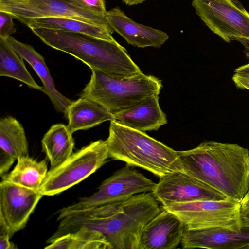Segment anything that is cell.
<instances>
[{"mask_svg":"<svg viewBox=\"0 0 249 249\" xmlns=\"http://www.w3.org/2000/svg\"><path fill=\"white\" fill-rule=\"evenodd\" d=\"M161 210L152 192L140 193L123 202L68 213L59 220L55 234L84 228L103 235L111 249H139L144 226Z\"/></svg>","mask_w":249,"mask_h":249,"instance_id":"obj_1","label":"cell"},{"mask_svg":"<svg viewBox=\"0 0 249 249\" xmlns=\"http://www.w3.org/2000/svg\"><path fill=\"white\" fill-rule=\"evenodd\" d=\"M183 171L240 202L249 189V151L213 141L178 151Z\"/></svg>","mask_w":249,"mask_h":249,"instance_id":"obj_2","label":"cell"},{"mask_svg":"<svg viewBox=\"0 0 249 249\" xmlns=\"http://www.w3.org/2000/svg\"><path fill=\"white\" fill-rule=\"evenodd\" d=\"M31 31L47 45L81 60L91 70H98L116 76L125 77L142 71L116 41L89 35L43 28Z\"/></svg>","mask_w":249,"mask_h":249,"instance_id":"obj_3","label":"cell"},{"mask_svg":"<svg viewBox=\"0 0 249 249\" xmlns=\"http://www.w3.org/2000/svg\"><path fill=\"white\" fill-rule=\"evenodd\" d=\"M106 141L109 158L125 162L130 167L142 168L160 178L183 171L178 151L144 132L112 121Z\"/></svg>","mask_w":249,"mask_h":249,"instance_id":"obj_4","label":"cell"},{"mask_svg":"<svg viewBox=\"0 0 249 249\" xmlns=\"http://www.w3.org/2000/svg\"><path fill=\"white\" fill-rule=\"evenodd\" d=\"M91 71L80 96L97 102L113 114L159 95L162 88L161 80L142 72L121 77L95 69Z\"/></svg>","mask_w":249,"mask_h":249,"instance_id":"obj_5","label":"cell"},{"mask_svg":"<svg viewBox=\"0 0 249 249\" xmlns=\"http://www.w3.org/2000/svg\"><path fill=\"white\" fill-rule=\"evenodd\" d=\"M108 158L106 141L91 142L73 153L55 168L49 170L40 192L43 196H53L66 191L96 172Z\"/></svg>","mask_w":249,"mask_h":249,"instance_id":"obj_6","label":"cell"},{"mask_svg":"<svg viewBox=\"0 0 249 249\" xmlns=\"http://www.w3.org/2000/svg\"><path fill=\"white\" fill-rule=\"evenodd\" d=\"M196 14L223 40H236L249 58V13L237 0H192Z\"/></svg>","mask_w":249,"mask_h":249,"instance_id":"obj_7","label":"cell"},{"mask_svg":"<svg viewBox=\"0 0 249 249\" xmlns=\"http://www.w3.org/2000/svg\"><path fill=\"white\" fill-rule=\"evenodd\" d=\"M156 185L137 170L126 165L103 181L93 194L63 207L59 212L58 217L73 211L123 202L136 194L152 193Z\"/></svg>","mask_w":249,"mask_h":249,"instance_id":"obj_8","label":"cell"},{"mask_svg":"<svg viewBox=\"0 0 249 249\" xmlns=\"http://www.w3.org/2000/svg\"><path fill=\"white\" fill-rule=\"evenodd\" d=\"M240 207V202L230 199L199 200L162 206L178 217L185 229L223 227L236 231H241L242 228Z\"/></svg>","mask_w":249,"mask_h":249,"instance_id":"obj_9","label":"cell"},{"mask_svg":"<svg viewBox=\"0 0 249 249\" xmlns=\"http://www.w3.org/2000/svg\"><path fill=\"white\" fill-rule=\"evenodd\" d=\"M0 11L11 15L23 24L34 19L57 17L109 26L106 18L77 7L69 0H0Z\"/></svg>","mask_w":249,"mask_h":249,"instance_id":"obj_10","label":"cell"},{"mask_svg":"<svg viewBox=\"0 0 249 249\" xmlns=\"http://www.w3.org/2000/svg\"><path fill=\"white\" fill-rule=\"evenodd\" d=\"M43 196L8 181L0 183V235L11 238L23 229Z\"/></svg>","mask_w":249,"mask_h":249,"instance_id":"obj_11","label":"cell"},{"mask_svg":"<svg viewBox=\"0 0 249 249\" xmlns=\"http://www.w3.org/2000/svg\"><path fill=\"white\" fill-rule=\"evenodd\" d=\"M152 193L162 206L199 200L229 199L222 193L184 171L175 172L160 178Z\"/></svg>","mask_w":249,"mask_h":249,"instance_id":"obj_12","label":"cell"},{"mask_svg":"<svg viewBox=\"0 0 249 249\" xmlns=\"http://www.w3.org/2000/svg\"><path fill=\"white\" fill-rule=\"evenodd\" d=\"M185 226L169 211H161L144 226L139 249H174L181 244Z\"/></svg>","mask_w":249,"mask_h":249,"instance_id":"obj_13","label":"cell"},{"mask_svg":"<svg viewBox=\"0 0 249 249\" xmlns=\"http://www.w3.org/2000/svg\"><path fill=\"white\" fill-rule=\"evenodd\" d=\"M241 226L240 231L223 227L185 229L181 247L184 249H249V225Z\"/></svg>","mask_w":249,"mask_h":249,"instance_id":"obj_14","label":"cell"},{"mask_svg":"<svg viewBox=\"0 0 249 249\" xmlns=\"http://www.w3.org/2000/svg\"><path fill=\"white\" fill-rule=\"evenodd\" d=\"M106 19L112 30L129 44L138 48H159L168 39V34L157 29L136 22L119 7L107 11Z\"/></svg>","mask_w":249,"mask_h":249,"instance_id":"obj_15","label":"cell"},{"mask_svg":"<svg viewBox=\"0 0 249 249\" xmlns=\"http://www.w3.org/2000/svg\"><path fill=\"white\" fill-rule=\"evenodd\" d=\"M7 40L15 51L30 65L40 78L43 84V92L49 97L56 111L65 115L72 101L56 89L44 57L32 46L18 40L12 36Z\"/></svg>","mask_w":249,"mask_h":249,"instance_id":"obj_16","label":"cell"},{"mask_svg":"<svg viewBox=\"0 0 249 249\" xmlns=\"http://www.w3.org/2000/svg\"><path fill=\"white\" fill-rule=\"evenodd\" d=\"M159 99V95L153 96L130 108L116 113L113 114V121L142 132L157 130L167 123Z\"/></svg>","mask_w":249,"mask_h":249,"instance_id":"obj_17","label":"cell"},{"mask_svg":"<svg viewBox=\"0 0 249 249\" xmlns=\"http://www.w3.org/2000/svg\"><path fill=\"white\" fill-rule=\"evenodd\" d=\"M68 127L74 132L87 130L105 121L114 120L113 114L106 107L86 97H80L72 102L65 114Z\"/></svg>","mask_w":249,"mask_h":249,"instance_id":"obj_18","label":"cell"},{"mask_svg":"<svg viewBox=\"0 0 249 249\" xmlns=\"http://www.w3.org/2000/svg\"><path fill=\"white\" fill-rule=\"evenodd\" d=\"M72 134L67 125L56 124L44 135L42 148L50 161V170L61 164L72 154L75 143Z\"/></svg>","mask_w":249,"mask_h":249,"instance_id":"obj_19","label":"cell"},{"mask_svg":"<svg viewBox=\"0 0 249 249\" xmlns=\"http://www.w3.org/2000/svg\"><path fill=\"white\" fill-rule=\"evenodd\" d=\"M29 28H43L83 34L98 38L116 41L110 26H101L78 20L57 17L42 18L28 20L24 24Z\"/></svg>","mask_w":249,"mask_h":249,"instance_id":"obj_20","label":"cell"},{"mask_svg":"<svg viewBox=\"0 0 249 249\" xmlns=\"http://www.w3.org/2000/svg\"><path fill=\"white\" fill-rule=\"evenodd\" d=\"M17 160L15 167L2 180L40 191L48 172L46 160L38 161L29 156Z\"/></svg>","mask_w":249,"mask_h":249,"instance_id":"obj_21","label":"cell"},{"mask_svg":"<svg viewBox=\"0 0 249 249\" xmlns=\"http://www.w3.org/2000/svg\"><path fill=\"white\" fill-rule=\"evenodd\" d=\"M0 150L16 160L29 156L27 139L22 125L11 116L0 120Z\"/></svg>","mask_w":249,"mask_h":249,"instance_id":"obj_22","label":"cell"},{"mask_svg":"<svg viewBox=\"0 0 249 249\" xmlns=\"http://www.w3.org/2000/svg\"><path fill=\"white\" fill-rule=\"evenodd\" d=\"M23 59L13 49L7 39L0 38V76L13 78L31 88L43 91L27 70Z\"/></svg>","mask_w":249,"mask_h":249,"instance_id":"obj_23","label":"cell"},{"mask_svg":"<svg viewBox=\"0 0 249 249\" xmlns=\"http://www.w3.org/2000/svg\"><path fill=\"white\" fill-rule=\"evenodd\" d=\"M46 249H111L104 237L98 232L81 228L47 243Z\"/></svg>","mask_w":249,"mask_h":249,"instance_id":"obj_24","label":"cell"},{"mask_svg":"<svg viewBox=\"0 0 249 249\" xmlns=\"http://www.w3.org/2000/svg\"><path fill=\"white\" fill-rule=\"evenodd\" d=\"M74 5L106 18L105 0H69Z\"/></svg>","mask_w":249,"mask_h":249,"instance_id":"obj_25","label":"cell"},{"mask_svg":"<svg viewBox=\"0 0 249 249\" xmlns=\"http://www.w3.org/2000/svg\"><path fill=\"white\" fill-rule=\"evenodd\" d=\"M13 17L10 14L0 11V38L7 39L16 32Z\"/></svg>","mask_w":249,"mask_h":249,"instance_id":"obj_26","label":"cell"},{"mask_svg":"<svg viewBox=\"0 0 249 249\" xmlns=\"http://www.w3.org/2000/svg\"><path fill=\"white\" fill-rule=\"evenodd\" d=\"M240 220L241 225H249V189L240 202Z\"/></svg>","mask_w":249,"mask_h":249,"instance_id":"obj_27","label":"cell"},{"mask_svg":"<svg viewBox=\"0 0 249 249\" xmlns=\"http://www.w3.org/2000/svg\"><path fill=\"white\" fill-rule=\"evenodd\" d=\"M16 159L0 150V175L1 178L8 173V171Z\"/></svg>","mask_w":249,"mask_h":249,"instance_id":"obj_28","label":"cell"},{"mask_svg":"<svg viewBox=\"0 0 249 249\" xmlns=\"http://www.w3.org/2000/svg\"><path fill=\"white\" fill-rule=\"evenodd\" d=\"M232 78L238 88L249 90V74L234 73Z\"/></svg>","mask_w":249,"mask_h":249,"instance_id":"obj_29","label":"cell"},{"mask_svg":"<svg viewBox=\"0 0 249 249\" xmlns=\"http://www.w3.org/2000/svg\"><path fill=\"white\" fill-rule=\"evenodd\" d=\"M10 238L7 235H0V249H15L17 247L10 241Z\"/></svg>","mask_w":249,"mask_h":249,"instance_id":"obj_30","label":"cell"},{"mask_svg":"<svg viewBox=\"0 0 249 249\" xmlns=\"http://www.w3.org/2000/svg\"><path fill=\"white\" fill-rule=\"evenodd\" d=\"M146 0H122L126 5L132 6L142 3Z\"/></svg>","mask_w":249,"mask_h":249,"instance_id":"obj_31","label":"cell"}]
</instances>
